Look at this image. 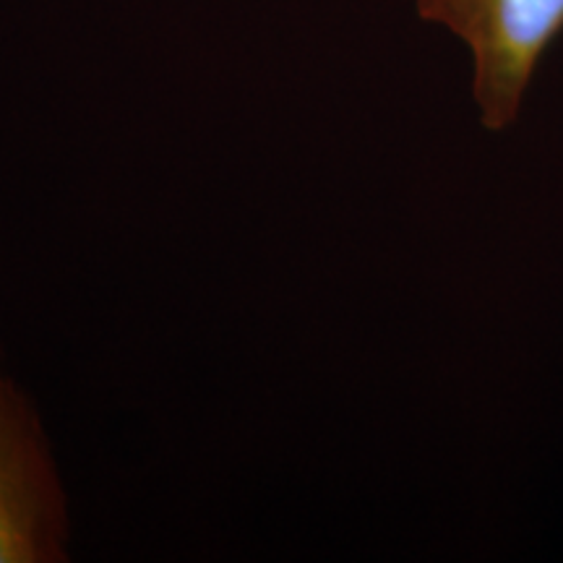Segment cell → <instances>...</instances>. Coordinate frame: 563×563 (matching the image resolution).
Listing matches in <instances>:
<instances>
[{
  "label": "cell",
  "mask_w": 563,
  "mask_h": 563,
  "mask_svg": "<svg viewBox=\"0 0 563 563\" xmlns=\"http://www.w3.org/2000/svg\"><path fill=\"white\" fill-rule=\"evenodd\" d=\"M420 19L473 55V97L485 129L517 121L540 60L563 34V0H415Z\"/></svg>",
  "instance_id": "cell-1"
},
{
  "label": "cell",
  "mask_w": 563,
  "mask_h": 563,
  "mask_svg": "<svg viewBox=\"0 0 563 563\" xmlns=\"http://www.w3.org/2000/svg\"><path fill=\"white\" fill-rule=\"evenodd\" d=\"M68 504L42 422L0 371V563L68 559Z\"/></svg>",
  "instance_id": "cell-2"
}]
</instances>
